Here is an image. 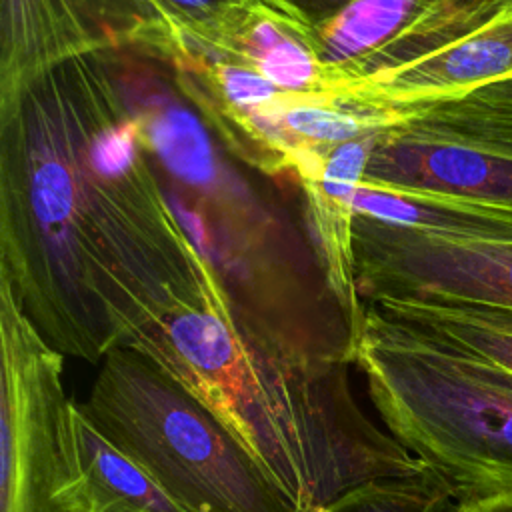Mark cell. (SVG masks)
Returning <instances> with one entry per match:
<instances>
[{
    "mask_svg": "<svg viewBox=\"0 0 512 512\" xmlns=\"http://www.w3.org/2000/svg\"><path fill=\"white\" fill-rule=\"evenodd\" d=\"M150 154L108 50L0 102V274L64 356L102 362L200 284Z\"/></svg>",
    "mask_w": 512,
    "mask_h": 512,
    "instance_id": "cell-1",
    "label": "cell"
},
{
    "mask_svg": "<svg viewBox=\"0 0 512 512\" xmlns=\"http://www.w3.org/2000/svg\"><path fill=\"white\" fill-rule=\"evenodd\" d=\"M126 346L192 390L300 512L362 482L424 468L362 412L350 364L288 358L252 342L236 326L208 260L196 292L136 330Z\"/></svg>",
    "mask_w": 512,
    "mask_h": 512,
    "instance_id": "cell-2",
    "label": "cell"
},
{
    "mask_svg": "<svg viewBox=\"0 0 512 512\" xmlns=\"http://www.w3.org/2000/svg\"><path fill=\"white\" fill-rule=\"evenodd\" d=\"M354 364L388 432L456 500L512 492V388L370 304Z\"/></svg>",
    "mask_w": 512,
    "mask_h": 512,
    "instance_id": "cell-3",
    "label": "cell"
},
{
    "mask_svg": "<svg viewBox=\"0 0 512 512\" xmlns=\"http://www.w3.org/2000/svg\"><path fill=\"white\" fill-rule=\"evenodd\" d=\"M82 406L186 512H300L232 430L134 346L104 356Z\"/></svg>",
    "mask_w": 512,
    "mask_h": 512,
    "instance_id": "cell-4",
    "label": "cell"
},
{
    "mask_svg": "<svg viewBox=\"0 0 512 512\" xmlns=\"http://www.w3.org/2000/svg\"><path fill=\"white\" fill-rule=\"evenodd\" d=\"M398 108L400 118L374 134L362 190L512 208V78Z\"/></svg>",
    "mask_w": 512,
    "mask_h": 512,
    "instance_id": "cell-5",
    "label": "cell"
},
{
    "mask_svg": "<svg viewBox=\"0 0 512 512\" xmlns=\"http://www.w3.org/2000/svg\"><path fill=\"white\" fill-rule=\"evenodd\" d=\"M2 342V506L0 512H54L70 398L62 384L64 354L26 316L0 274Z\"/></svg>",
    "mask_w": 512,
    "mask_h": 512,
    "instance_id": "cell-6",
    "label": "cell"
},
{
    "mask_svg": "<svg viewBox=\"0 0 512 512\" xmlns=\"http://www.w3.org/2000/svg\"><path fill=\"white\" fill-rule=\"evenodd\" d=\"M364 302L426 300L512 312V240L432 232L354 212Z\"/></svg>",
    "mask_w": 512,
    "mask_h": 512,
    "instance_id": "cell-7",
    "label": "cell"
},
{
    "mask_svg": "<svg viewBox=\"0 0 512 512\" xmlns=\"http://www.w3.org/2000/svg\"><path fill=\"white\" fill-rule=\"evenodd\" d=\"M504 0H354L306 34L326 92H344L466 34Z\"/></svg>",
    "mask_w": 512,
    "mask_h": 512,
    "instance_id": "cell-8",
    "label": "cell"
},
{
    "mask_svg": "<svg viewBox=\"0 0 512 512\" xmlns=\"http://www.w3.org/2000/svg\"><path fill=\"white\" fill-rule=\"evenodd\" d=\"M172 40L140 0H0V102L70 58L118 48L158 54Z\"/></svg>",
    "mask_w": 512,
    "mask_h": 512,
    "instance_id": "cell-9",
    "label": "cell"
},
{
    "mask_svg": "<svg viewBox=\"0 0 512 512\" xmlns=\"http://www.w3.org/2000/svg\"><path fill=\"white\" fill-rule=\"evenodd\" d=\"M54 512H186L132 456L70 400Z\"/></svg>",
    "mask_w": 512,
    "mask_h": 512,
    "instance_id": "cell-10",
    "label": "cell"
},
{
    "mask_svg": "<svg viewBox=\"0 0 512 512\" xmlns=\"http://www.w3.org/2000/svg\"><path fill=\"white\" fill-rule=\"evenodd\" d=\"M510 78L512 4H506L446 46L338 94H350L372 104L416 106Z\"/></svg>",
    "mask_w": 512,
    "mask_h": 512,
    "instance_id": "cell-11",
    "label": "cell"
},
{
    "mask_svg": "<svg viewBox=\"0 0 512 512\" xmlns=\"http://www.w3.org/2000/svg\"><path fill=\"white\" fill-rule=\"evenodd\" d=\"M364 304L374 306L382 314L420 330L464 356L512 374V330L488 320L472 306L394 298Z\"/></svg>",
    "mask_w": 512,
    "mask_h": 512,
    "instance_id": "cell-12",
    "label": "cell"
},
{
    "mask_svg": "<svg viewBox=\"0 0 512 512\" xmlns=\"http://www.w3.org/2000/svg\"><path fill=\"white\" fill-rule=\"evenodd\" d=\"M226 60L256 68L280 92H326L322 68L310 44L296 28L264 8H258L246 22Z\"/></svg>",
    "mask_w": 512,
    "mask_h": 512,
    "instance_id": "cell-13",
    "label": "cell"
},
{
    "mask_svg": "<svg viewBox=\"0 0 512 512\" xmlns=\"http://www.w3.org/2000/svg\"><path fill=\"white\" fill-rule=\"evenodd\" d=\"M172 34L174 44L162 56L190 54L226 60L236 36L260 8L256 0H140Z\"/></svg>",
    "mask_w": 512,
    "mask_h": 512,
    "instance_id": "cell-14",
    "label": "cell"
},
{
    "mask_svg": "<svg viewBox=\"0 0 512 512\" xmlns=\"http://www.w3.org/2000/svg\"><path fill=\"white\" fill-rule=\"evenodd\" d=\"M450 484L428 464L406 476L362 482L310 512H450Z\"/></svg>",
    "mask_w": 512,
    "mask_h": 512,
    "instance_id": "cell-15",
    "label": "cell"
},
{
    "mask_svg": "<svg viewBox=\"0 0 512 512\" xmlns=\"http://www.w3.org/2000/svg\"><path fill=\"white\" fill-rule=\"evenodd\" d=\"M260 8L296 28L304 38L310 30L336 16L354 0H256Z\"/></svg>",
    "mask_w": 512,
    "mask_h": 512,
    "instance_id": "cell-16",
    "label": "cell"
},
{
    "mask_svg": "<svg viewBox=\"0 0 512 512\" xmlns=\"http://www.w3.org/2000/svg\"><path fill=\"white\" fill-rule=\"evenodd\" d=\"M450 512H512V492L456 500Z\"/></svg>",
    "mask_w": 512,
    "mask_h": 512,
    "instance_id": "cell-17",
    "label": "cell"
},
{
    "mask_svg": "<svg viewBox=\"0 0 512 512\" xmlns=\"http://www.w3.org/2000/svg\"><path fill=\"white\" fill-rule=\"evenodd\" d=\"M468 358H470V356H468ZM470 360L476 364V368H478L486 378H490V380H494V382H498V384H502V386L512 388V374H508V372H504V370H498V368H494V366L482 364V362H478V360H474V358H470Z\"/></svg>",
    "mask_w": 512,
    "mask_h": 512,
    "instance_id": "cell-18",
    "label": "cell"
},
{
    "mask_svg": "<svg viewBox=\"0 0 512 512\" xmlns=\"http://www.w3.org/2000/svg\"><path fill=\"white\" fill-rule=\"evenodd\" d=\"M476 308L480 314H484L488 320L504 326V328H510L512 330V312H506V310H492V308H480V306H472Z\"/></svg>",
    "mask_w": 512,
    "mask_h": 512,
    "instance_id": "cell-19",
    "label": "cell"
},
{
    "mask_svg": "<svg viewBox=\"0 0 512 512\" xmlns=\"http://www.w3.org/2000/svg\"><path fill=\"white\" fill-rule=\"evenodd\" d=\"M504 2H506V4H512V0H504Z\"/></svg>",
    "mask_w": 512,
    "mask_h": 512,
    "instance_id": "cell-20",
    "label": "cell"
}]
</instances>
